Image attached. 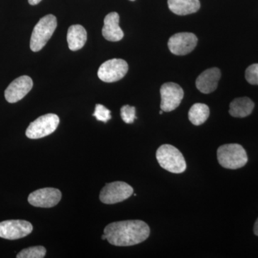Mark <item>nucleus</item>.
I'll return each mask as SVG.
<instances>
[{"label":"nucleus","mask_w":258,"mask_h":258,"mask_svg":"<svg viewBox=\"0 0 258 258\" xmlns=\"http://www.w3.org/2000/svg\"><path fill=\"white\" fill-rule=\"evenodd\" d=\"M104 234L110 244L120 247L143 242L150 235V228L142 220L113 222L105 227Z\"/></svg>","instance_id":"f257e3e1"},{"label":"nucleus","mask_w":258,"mask_h":258,"mask_svg":"<svg viewBox=\"0 0 258 258\" xmlns=\"http://www.w3.org/2000/svg\"><path fill=\"white\" fill-rule=\"evenodd\" d=\"M57 24V19L52 15H47L40 19L34 28L30 39L32 51L38 52L43 48L53 35Z\"/></svg>","instance_id":"20e7f679"},{"label":"nucleus","mask_w":258,"mask_h":258,"mask_svg":"<svg viewBox=\"0 0 258 258\" xmlns=\"http://www.w3.org/2000/svg\"><path fill=\"white\" fill-rule=\"evenodd\" d=\"M60 118L54 113H48L39 117L29 125L26 136L30 139L43 138L53 133L58 126Z\"/></svg>","instance_id":"39448f33"},{"label":"nucleus","mask_w":258,"mask_h":258,"mask_svg":"<svg viewBox=\"0 0 258 258\" xmlns=\"http://www.w3.org/2000/svg\"><path fill=\"white\" fill-rule=\"evenodd\" d=\"M168 6L174 14L187 15L197 13L200 3V0H168Z\"/></svg>","instance_id":"dca6fc26"},{"label":"nucleus","mask_w":258,"mask_h":258,"mask_svg":"<svg viewBox=\"0 0 258 258\" xmlns=\"http://www.w3.org/2000/svg\"><path fill=\"white\" fill-rule=\"evenodd\" d=\"M46 254V249L42 246H35L23 249L19 252L18 258H42Z\"/></svg>","instance_id":"6ab92c4d"},{"label":"nucleus","mask_w":258,"mask_h":258,"mask_svg":"<svg viewBox=\"0 0 258 258\" xmlns=\"http://www.w3.org/2000/svg\"><path fill=\"white\" fill-rule=\"evenodd\" d=\"M254 235L258 236V218L256 220L255 223L254 225Z\"/></svg>","instance_id":"5701e85b"},{"label":"nucleus","mask_w":258,"mask_h":258,"mask_svg":"<svg viewBox=\"0 0 258 258\" xmlns=\"http://www.w3.org/2000/svg\"><path fill=\"white\" fill-rule=\"evenodd\" d=\"M254 104L247 97L235 98L231 102L230 114L235 118H244L248 116L253 111Z\"/></svg>","instance_id":"f3484780"},{"label":"nucleus","mask_w":258,"mask_h":258,"mask_svg":"<svg viewBox=\"0 0 258 258\" xmlns=\"http://www.w3.org/2000/svg\"><path fill=\"white\" fill-rule=\"evenodd\" d=\"M119 15L115 12L106 15L104 19V26L102 29V34L106 40L118 42L123 39L124 34L119 27Z\"/></svg>","instance_id":"4468645a"},{"label":"nucleus","mask_w":258,"mask_h":258,"mask_svg":"<svg viewBox=\"0 0 258 258\" xmlns=\"http://www.w3.org/2000/svg\"><path fill=\"white\" fill-rule=\"evenodd\" d=\"M62 198L60 190L55 188L37 189L29 195L28 202L36 208H50L56 206Z\"/></svg>","instance_id":"9b49d317"},{"label":"nucleus","mask_w":258,"mask_h":258,"mask_svg":"<svg viewBox=\"0 0 258 258\" xmlns=\"http://www.w3.org/2000/svg\"><path fill=\"white\" fill-rule=\"evenodd\" d=\"M196 35L190 32H180L172 35L168 42L171 53L176 55H185L194 50L198 44Z\"/></svg>","instance_id":"9d476101"},{"label":"nucleus","mask_w":258,"mask_h":258,"mask_svg":"<svg viewBox=\"0 0 258 258\" xmlns=\"http://www.w3.org/2000/svg\"><path fill=\"white\" fill-rule=\"evenodd\" d=\"M120 116L125 123H133L137 118L135 107L125 105L120 108Z\"/></svg>","instance_id":"412c9836"},{"label":"nucleus","mask_w":258,"mask_h":258,"mask_svg":"<svg viewBox=\"0 0 258 258\" xmlns=\"http://www.w3.org/2000/svg\"><path fill=\"white\" fill-rule=\"evenodd\" d=\"M102 240H106V235H102Z\"/></svg>","instance_id":"393cba45"},{"label":"nucleus","mask_w":258,"mask_h":258,"mask_svg":"<svg viewBox=\"0 0 258 258\" xmlns=\"http://www.w3.org/2000/svg\"><path fill=\"white\" fill-rule=\"evenodd\" d=\"M130 1H135V0H130Z\"/></svg>","instance_id":"bb28decb"},{"label":"nucleus","mask_w":258,"mask_h":258,"mask_svg":"<svg viewBox=\"0 0 258 258\" xmlns=\"http://www.w3.org/2000/svg\"><path fill=\"white\" fill-rule=\"evenodd\" d=\"M33 82L28 76H20L10 83L5 91V99L10 103H17L31 91Z\"/></svg>","instance_id":"f8f14e48"},{"label":"nucleus","mask_w":258,"mask_h":258,"mask_svg":"<svg viewBox=\"0 0 258 258\" xmlns=\"http://www.w3.org/2000/svg\"><path fill=\"white\" fill-rule=\"evenodd\" d=\"M220 78L221 72L217 68L206 70L197 79V88L200 92L209 94L217 89Z\"/></svg>","instance_id":"ddd939ff"},{"label":"nucleus","mask_w":258,"mask_h":258,"mask_svg":"<svg viewBox=\"0 0 258 258\" xmlns=\"http://www.w3.org/2000/svg\"><path fill=\"white\" fill-rule=\"evenodd\" d=\"M217 160L225 169H237L247 164L248 158L244 148L240 144H229L217 149Z\"/></svg>","instance_id":"7ed1b4c3"},{"label":"nucleus","mask_w":258,"mask_h":258,"mask_svg":"<svg viewBox=\"0 0 258 258\" xmlns=\"http://www.w3.org/2000/svg\"><path fill=\"white\" fill-rule=\"evenodd\" d=\"M32 224L25 220H6L0 222V237L7 240H18L32 232Z\"/></svg>","instance_id":"1a4fd4ad"},{"label":"nucleus","mask_w":258,"mask_h":258,"mask_svg":"<svg viewBox=\"0 0 258 258\" xmlns=\"http://www.w3.org/2000/svg\"><path fill=\"white\" fill-rule=\"evenodd\" d=\"M68 44L70 50H79L82 48L87 40V32L81 25L70 27L67 34Z\"/></svg>","instance_id":"2eb2a0df"},{"label":"nucleus","mask_w":258,"mask_h":258,"mask_svg":"<svg viewBox=\"0 0 258 258\" xmlns=\"http://www.w3.org/2000/svg\"><path fill=\"white\" fill-rule=\"evenodd\" d=\"M93 115L96 117L97 120L104 123H106L111 118V111L101 104L96 105Z\"/></svg>","instance_id":"aec40b11"},{"label":"nucleus","mask_w":258,"mask_h":258,"mask_svg":"<svg viewBox=\"0 0 258 258\" xmlns=\"http://www.w3.org/2000/svg\"><path fill=\"white\" fill-rule=\"evenodd\" d=\"M132 186L123 181H114L105 185L100 193V200L106 205L121 203L133 195Z\"/></svg>","instance_id":"423d86ee"},{"label":"nucleus","mask_w":258,"mask_h":258,"mask_svg":"<svg viewBox=\"0 0 258 258\" xmlns=\"http://www.w3.org/2000/svg\"><path fill=\"white\" fill-rule=\"evenodd\" d=\"M42 0H28L29 4L31 5H36L41 2Z\"/></svg>","instance_id":"b1692460"},{"label":"nucleus","mask_w":258,"mask_h":258,"mask_svg":"<svg viewBox=\"0 0 258 258\" xmlns=\"http://www.w3.org/2000/svg\"><path fill=\"white\" fill-rule=\"evenodd\" d=\"M128 70V63L123 59H111L100 66L98 76L105 83L116 82L124 77Z\"/></svg>","instance_id":"0eeeda50"},{"label":"nucleus","mask_w":258,"mask_h":258,"mask_svg":"<svg viewBox=\"0 0 258 258\" xmlns=\"http://www.w3.org/2000/svg\"><path fill=\"white\" fill-rule=\"evenodd\" d=\"M188 115L192 124L200 125L208 119L210 116V108L204 103H195L190 108Z\"/></svg>","instance_id":"a211bd4d"},{"label":"nucleus","mask_w":258,"mask_h":258,"mask_svg":"<svg viewBox=\"0 0 258 258\" xmlns=\"http://www.w3.org/2000/svg\"><path fill=\"white\" fill-rule=\"evenodd\" d=\"M245 79L247 82L258 86V64H252L245 71Z\"/></svg>","instance_id":"4be33fe9"},{"label":"nucleus","mask_w":258,"mask_h":258,"mask_svg":"<svg viewBox=\"0 0 258 258\" xmlns=\"http://www.w3.org/2000/svg\"><path fill=\"white\" fill-rule=\"evenodd\" d=\"M156 156L159 165L169 172L181 174L186 170L184 156L174 146L169 144L161 146L157 149Z\"/></svg>","instance_id":"f03ea898"},{"label":"nucleus","mask_w":258,"mask_h":258,"mask_svg":"<svg viewBox=\"0 0 258 258\" xmlns=\"http://www.w3.org/2000/svg\"><path fill=\"white\" fill-rule=\"evenodd\" d=\"M163 112H164V111H163L162 110H161V111L160 112H159V114H161V115L163 114Z\"/></svg>","instance_id":"a878e982"},{"label":"nucleus","mask_w":258,"mask_h":258,"mask_svg":"<svg viewBox=\"0 0 258 258\" xmlns=\"http://www.w3.org/2000/svg\"><path fill=\"white\" fill-rule=\"evenodd\" d=\"M161 109L170 112L179 107L184 98V91L179 85L170 82L164 83L160 88Z\"/></svg>","instance_id":"6e6552de"}]
</instances>
